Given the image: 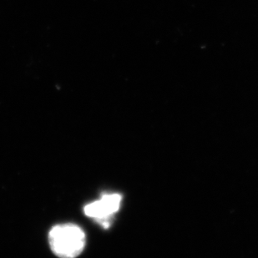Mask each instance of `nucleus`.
I'll use <instances>...</instances> for the list:
<instances>
[{"mask_svg":"<svg viewBox=\"0 0 258 258\" xmlns=\"http://www.w3.org/2000/svg\"><path fill=\"white\" fill-rule=\"evenodd\" d=\"M86 241L84 230L71 223L54 226L49 233L50 248L59 257L73 258L81 255Z\"/></svg>","mask_w":258,"mask_h":258,"instance_id":"obj_1","label":"nucleus"},{"mask_svg":"<svg viewBox=\"0 0 258 258\" xmlns=\"http://www.w3.org/2000/svg\"><path fill=\"white\" fill-rule=\"evenodd\" d=\"M121 201L119 194H106L100 200L86 205L84 212L87 217L94 218L105 228H108L113 215L119 211Z\"/></svg>","mask_w":258,"mask_h":258,"instance_id":"obj_2","label":"nucleus"}]
</instances>
